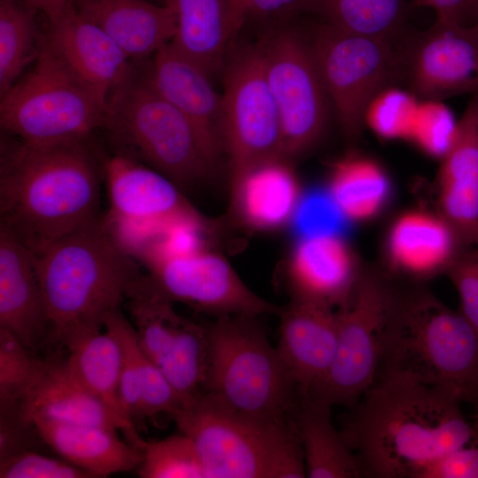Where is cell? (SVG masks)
<instances>
[{
	"instance_id": "cell-1",
	"label": "cell",
	"mask_w": 478,
	"mask_h": 478,
	"mask_svg": "<svg viewBox=\"0 0 478 478\" xmlns=\"http://www.w3.org/2000/svg\"><path fill=\"white\" fill-rule=\"evenodd\" d=\"M350 411L341 432L366 477L414 478L476 438L459 401L404 373L379 374Z\"/></svg>"
},
{
	"instance_id": "cell-2",
	"label": "cell",
	"mask_w": 478,
	"mask_h": 478,
	"mask_svg": "<svg viewBox=\"0 0 478 478\" xmlns=\"http://www.w3.org/2000/svg\"><path fill=\"white\" fill-rule=\"evenodd\" d=\"M85 141L2 147L0 226L33 254L98 218L99 179Z\"/></svg>"
},
{
	"instance_id": "cell-3",
	"label": "cell",
	"mask_w": 478,
	"mask_h": 478,
	"mask_svg": "<svg viewBox=\"0 0 478 478\" xmlns=\"http://www.w3.org/2000/svg\"><path fill=\"white\" fill-rule=\"evenodd\" d=\"M33 255L49 319L48 343L67 351L101 332L141 276L135 259L99 218Z\"/></svg>"
},
{
	"instance_id": "cell-4",
	"label": "cell",
	"mask_w": 478,
	"mask_h": 478,
	"mask_svg": "<svg viewBox=\"0 0 478 478\" xmlns=\"http://www.w3.org/2000/svg\"><path fill=\"white\" fill-rule=\"evenodd\" d=\"M389 372L409 374L460 403L474 402L478 334L431 292L393 289L378 374Z\"/></svg>"
},
{
	"instance_id": "cell-5",
	"label": "cell",
	"mask_w": 478,
	"mask_h": 478,
	"mask_svg": "<svg viewBox=\"0 0 478 478\" xmlns=\"http://www.w3.org/2000/svg\"><path fill=\"white\" fill-rule=\"evenodd\" d=\"M201 458L205 478H304L303 448L292 421L235 412L206 392L173 419Z\"/></svg>"
},
{
	"instance_id": "cell-6",
	"label": "cell",
	"mask_w": 478,
	"mask_h": 478,
	"mask_svg": "<svg viewBox=\"0 0 478 478\" xmlns=\"http://www.w3.org/2000/svg\"><path fill=\"white\" fill-rule=\"evenodd\" d=\"M254 319L228 315L204 324L209 345L205 392L239 413L292 421L298 386Z\"/></svg>"
},
{
	"instance_id": "cell-7",
	"label": "cell",
	"mask_w": 478,
	"mask_h": 478,
	"mask_svg": "<svg viewBox=\"0 0 478 478\" xmlns=\"http://www.w3.org/2000/svg\"><path fill=\"white\" fill-rule=\"evenodd\" d=\"M108 99L45 42L34 68L1 96L0 124L30 145L83 141L104 127Z\"/></svg>"
},
{
	"instance_id": "cell-8",
	"label": "cell",
	"mask_w": 478,
	"mask_h": 478,
	"mask_svg": "<svg viewBox=\"0 0 478 478\" xmlns=\"http://www.w3.org/2000/svg\"><path fill=\"white\" fill-rule=\"evenodd\" d=\"M104 127L180 188L203 182L216 171L189 121L146 79L129 78L111 94Z\"/></svg>"
},
{
	"instance_id": "cell-9",
	"label": "cell",
	"mask_w": 478,
	"mask_h": 478,
	"mask_svg": "<svg viewBox=\"0 0 478 478\" xmlns=\"http://www.w3.org/2000/svg\"><path fill=\"white\" fill-rule=\"evenodd\" d=\"M308 41L342 130L355 140L370 103L385 89L401 82L399 41L354 34L321 22Z\"/></svg>"
},
{
	"instance_id": "cell-10",
	"label": "cell",
	"mask_w": 478,
	"mask_h": 478,
	"mask_svg": "<svg viewBox=\"0 0 478 478\" xmlns=\"http://www.w3.org/2000/svg\"><path fill=\"white\" fill-rule=\"evenodd\" d=\"M222 72V143L231 183L251 167L284 157L280 117L259 44L230 50Z\"/></svg>"
},
{
	"instance_id": "cell-11",
	"label": "cell",
	"mask_w": 478,
	"mask_h": 478,
	"mask_svg": "<svg viewBox=\"0 0 478 478\" xmlns=\"http://www.w3.org/2000/svg\"><path fill=\"white\" fill-rule=\"evenodd\" d=\"M258 44L280 117L283 157L299 156L323 136L331 106L309 41L281 26Z\"/></svg>"
},
{
	"instance_id": "cell-12",
	"label": "cell",
	"mask_w": 478,
	"mask_h": 478,
	"mask_svg": "<svg viewBox=\"0 0 478 478\" xmlns=\"http://www.w3.org/2000/svg\"><path fill=\"white\" fill-rule=\"evenodd\" d=\"M392 293L382 276L361 274L348 303L336 311L338 334L332 365L308 395L350 409L373 385Z\"/></svg>"
},
{
	"instance_id": "cell-13",
	"label": "cell",
	"mask_w": 478,
	"mask_h": 478,
	"mask_svg": "<svg viewBox=\"0 0 478 478\" xmlns=\"http://www.w3.org/2000/svg\"><path fill=\"white\" fill-rule=\"evenodd\" d=\"M148 274L146 283L174 302L183 303L218 317L278 313L280 308L255 294L231 265L205 247L172 256L143 261Z\"/></svg>"
},
{
	"instance_id": "cell-14",
	"label": "cell",
	"mask_w": 478,
	"mask_h": 478,
	"mask_svg": "<svg viewBox=\"0 0 478 478\" xmlns=\"http://www.w3.org/2000/svg\"><path fill=\"white\" fill-rule=\"evenodd\" d=\"M401 82L420 100L478 96V26L436 18L399 42Z\"/></svg>"
},
{
	"instance_id": "cell-15",
	"label": "cell",
	"mask_w": 478,
	"mask_h": 478,
	"mask_svg": "<svg viewBox=\"0 0 478 478\" xmlns=\"http://www.w3.org/2000/svg\"><path fill=\"white\" fill-rule=\"evenodd\" d=\"M210 77L169 42L153 55L146 80L189 121L210 161L218 168L224 154L221 94L216 91Z\"/></svg>"
},
{
	"instance_id": "cell-16",
	"label": "cell",
	"mask_w": 478,
	"mask_h": 478,
	"mask_svg": "<svg viewBox=\"0 0 478 478\" xmlns=\"http://www.w3.org/2000/svg\"><path fill=\"white\" fill-rule=\"evenodd\" d=\"M104 174L111 220L162 225L202 217L172 180L131 157L110 158Z\"/></svg>"
},
{
	"instance_id": "cell-17",
	"label": "cell",
	"mask_w": 478,
	"mask_h": 478,
	"mask_svg": "<svg viewBox=\"0 0 478 478\" xmlns=\"http://www.w3.org/2000/svg\"><path fill=\"white\" fill-rule=\"evenodd\" d=\"M46 42L81 80L109 97L130 78L129 58L73 1L48 17Z\"/></svg>"
},
{
	"instance_id": "cell-18",
	"label": "cell",
	"mask_w": 478,
	"mask_h": 478,
	"mask_svg": "<svg viewBox=\"0 0 478 478\" xmlns=\"http://www.w3.org/2000/svg\"><path fill=\"white\" fill-rule=\"evenodd\" d=\"M362 274L341 235L298 237L288 264L291 301L344 306Z\"/></svg>"
},
{
	"instance_id": "cell-19",
	"label": "cell",
	"mask_w": 478,
	"mask_h": 478,
	"mask_svg": "<svg viewBox=\"0 0 478 478\" xmlns=\"http://www.w3.org/2000/svg\"><path fill=\"white\" fill-rule=\"evenodd\" d=\"M18 415L27 423L35 418L122 430L132 445L143 450L147 442L135 425L89 391L68 370L66 360L44 359L42 371L19 406Z\"/></svg>"
},
{
	"instance_id": "cell-20",
	"label": "cell",
	"mask_w": 478,
	"mask_h": 478,
	"mask_svg": "<svg viewBox=\"0 0 478 478\" xmlns=\"http://www.w3.org/2000/svg\"><path fill=\"white\" fill-rule=\"evenodd\" d=\"M0 328L37 352L48 343L49 319L34 255L0 226Z\"/></svg>"
},
{
	"instance_id": "cell-21",
	"label": "cell",
	"mask_w": 478,
	"mask_h": 478,
	"mask_svg": "<svg viewBox=\"0 0 478 478\" xmlns=\"http://www.w3.org/2000/svg\"><path fill=\"white\" fill-rule=\"evenodd\" d=\"M478 96L458 121L438 173L439 215L466 249H478Z\"/></svg>"
},
{
	"instance_id": "cell-22",
	"label": "cell",
	"mask_w": 478,
	"mask_h": 478,
	"mask_svg": "<svg viewBox=\"0 0 478 478\" xmlns=\"http://www.w3.org/2000/svg\"><path fill=\"white\" fill-rule=\"evenodd\" d=\"M277 314V351L300 394H308L332 365L338 334L336 311L317 304L291 301Z\"/></svg>"
},
{
	"instance_id": "cell-23",
	"label": "cell",
	"mask_w": 478,
	"mask_h": 478,
	"mask_svg": "<svg viewBox=\"0 0 478 478\" xmlns=\"http://www.w3.org/2000/svg\"><path fill=\"white\" fill-rule=\"evenodd\" d=\"M466 250L439 214L420 211L398 217L389 228L386 252L390 267L414 279L446 273Z\"/></svg>"
},
{
	"instance_id": "cell-24",
	"label": "cell",
	"mask_w": 478,
	"mask_h": 478,
	"mask_svg": "<svg viewBox=\"0 0 478 478\" xmlns=\"http://www.w3.org/2000/svg\"><path fill=\"white\" fill-rule=\"evenodd\" d=\"M77 12L104 31L130 59L169 43L175 18L166 4L147 0H72Z\"/></svg>"
},
{
	"instance_id": "cell-25",
	"label": "cell",
	"mask_w": 478,
	"mask_h": 478,
	"mask_svg": "<svg viewBox=\"0 0 478 478\" xmlns=\"http://www.w3.org/2000/svg\"><path fill=\"white\" fill-rule=\"evenodd\" d=\"M285 159L259 163L230 183L233 205L245 225L271 231L292 221L303 194Z\"/></svg>"
},
{
	"instance_id": "cell-26",
	"label": "cell",
	"mask_w": 478,
	"mask_h": 478,
	"mask_svg": "<svg viewBox=\"0 0 478 478\" xmlns=\"http://www.w3.org/2000/svg\"><path fill=\"white\" fill-rule=\"evenodd\" d=\"M31 422L42 442L93 477L135 469L143 460V450L121 440L117 430L43 418Z\"/></svg>"
},
{
	"instance_id": "cell-27",
	"label": "cell",
	"mask_w": 478,
	"mask_h": 478,
	"mask_svg": "<svg viewBox=\"0 0 478 478\" xmlns=\"http://www.w3.org/2000/svg\"><path fill=\"white\" fill-rule=\"evenodd\" d=\"M175 18L170 43L210 75L223 71L237 35L228 0H164Z\"/></svg>"
},
{
	"instance_id": "cell-28",
	"label": "cell",
	"mask_w": 478,
	"mask_h": 478,
	"mask_svg": "<svg viewBox=\"0 0 478 478\" xmlns=\"http://www.w3.org/2000/svg\"><path fill=\"white\" fill-rule=\"evenodd\" d=\"M332 405L300 394L294 423L304 452L306 477H363L360 464L331 418Z\"/></svg>"
},
{
	"instance_id": "cell-29",
	"label": "cell",
	"mask_w": 478,
	"mask_h": 478,
	"mask_svg": "<svg viewBox=\"0 0 478 478\" xmlns=\"http://www.w3.org/2000/svg\"><path fill=\"white\" fill-rule=\"evenodd\" d=\"M405 0H304L300 12L335 28L397 42L405 35Z\"/></svg>"
},
{
	"instance_id": "cell-30",
	"label": "cell",
	"mask_w": 478,
	"mask_h": 478,
	"mask_svg": "<svg viewBox=\"0 0 478 478\" xmlns=\"http://www.w3.org/2000/svg\"><path fill=\"white\" fill-rule=\"evenodd\" d=\"M104 328V332L91 335L69 350L66 364L89 391L128 420L120 400V343L112 330Z\"/></svg>"
},
{
	"instance_id": "cell-31",
	"label": "cell",
	"mask_w": 478,
	"mask_h": 478,
	"mask_svg": "<svg viewBox=\"0 0 478 478\" xmlns=\"http://www.w3.org/2000/svg\"><path fill=\"white\" fill-rule=\"evenodd\" d=\"M328 189L348 220H364L382 209L390 186L377 163L352 156L334 165Z\"/></svg>"
},
{
	"instance_id": "cell-32",
	"label": "cell",
	"mask_w": 478,
	"mask_h": 478,
	"mask_svg": "<svg viewBox=\"0 0 478 478\" xmlns=\"http://www.w3.org/2000/svg\"><path fill=\"white\" fill-rule=\"evenodd\" d=\"M36 10L27 2L0 0L1 96L17 82L35 53Z\"/></svg>"
},
{
	"instance_id": "cell-33",
	"label": "cell",
	"mask_w": 478,
	"mask_h": 478,
	"mask_svg": "<svg viewBox=\"0 0 478 478\" xmlns=\"http://www.w3.org/2000/svg\"><path fill=\"white\" fill-rule=\"evenodd\" d=\"M43 366L44 359L0 328V414H18Z\"/></svg>"
},
{
	"instance_id": "cell-34",
	"label": "cell",
	"mask_w": 478,
	"mask_h": 478,
	"mask_svg": "<svg viewBox=\"0 0 478 478\" xmlns=\"http://www.w3.org/2000/svg\"><path fill=\"white\" fill-rule=\"evenodd\" d=\"M136 469L143 478H205L196 445L182 433L147 442Z\"/></svg>"
},
{
	"instance_id": "cell-35",
	"label": "cell",
	"mask_w": 478,
	"mask_h": 478,
	"mask_svg": "<svg viewBox=\"0 0 478 478\" xmlns=\"http://www.w3.org/2000/svg\"><path fill=\"white\" fill-rule=\"evenodd\" d=\"M113 332L121 347L120 400L126 417L135 426L143 421L141 415V358L136 331L121 311L110 314L104 327Z\"/></svg>"
},
{
	"instance_id": "cell-36",
	"label": "cell",
	"mask_w": 478,
	"mask_h": 478,
	"mask_svg": "<svg viewBox=\"0 0 478 478\" xmlns=\"http://www.w3.org/2000/svg\"><path fill=\"white\" fill-rule=\"evenodd\" d=\"M420 100L396 86L385 89L370 103L365 124L385 139H408Z\"/></svg>"
},
{
	"instance_id": "cell-37",
	"label": "cell",
	"mask_w": 478,
	"mask_h": 478,
	"mask_svg": "<svg viewBox=\"0 0 478 478\" xmlns=\"http://www.w3.org/2000/svg\"><path fill=\"white\" fill-rule=\"evenodd\" d=\"M457 125L442 101L421 100L408 140L426 154L441 159L452 144Z\"/></svg>"
},
{
	"instance_id": "cell-38",
	"label": "cell",
	"mask_w": 478,
	"mask_h": 478,
	"mask_svg": "<svg viewBox=\"0 0 478 478\" xmlns=\"http://www.w3.org/2000/svg\"><path fill=\"white\" fill-rule=\"evenodd\" d=\"M348 220L328 189H314L302 195L292 224L298 237L341 235Z\"/></svg>"
},
{
	"instance_id": "cell-39",
	"label": "cell",
	"mask_w": 478,
	"mask_h": 478,
	"mask_svg": "<svg viewBox=\"0 0 478 478\" xmlns=\"http://www.w3.org/2000/svg\"><path fill=\"white\" fill-rule=\"evenodd\" d=\"M142 350V349H141ZM142 420L165 413L173 419L185 404L166 377L143 352L141 358Z\"/></svg>"
},
{
	"instance_id": "cell-40",
	"label": "cell",
	"mask_w": 478,
	"mask_h": 478,
	"mask_svg": "<svg viewBox=\"0 0 478 478\" xmlns=\"http://www.w3.org/2000/svg\"><path fill=\"white\" fill-rule=\"evenodd\" d=\"M1 478H91L89 473L63 459L25 451L0 461Z\"/></svg>"
},
{
	"instance_id": "cell-41",
	"label": "cell",
	"mask_w": 478,
	"mask_h": 478,
	"mask_svg": "<svg viewBox=\"0 0 478 478\" xmlns=\"http://www.w3.org/2000/svg\"><path fill=\"white\" fill-rule=\"evenodd\" d=\"M445 274L459 294V312L478 334V249L462 251Z\"/></svg>"
},
{
	"instance_id": "cell-42",
	"label": "cell",
	"mask_w": 478,
	"mask_h": 478,
	"mask_svg": "<svg viewBox=\"0 0 478 478\" xmlns=\"http://www.w3.org/2000/svg\"><path fill=\"white\" fill-rule=\"evenodd\" d=\"M414 478H478V437L423 466Z\"/></svg>"
},
{
	"instance_id": "cell-43",
	"label": "cell",
	"mask_w": 478,
	"mask_h": 478,
	"mask_svg": "<svg viewBox=\"0 0 478 478\" xmlns=\"http://www.w3.org/2000/svg\"><path fill=\"white\" fill-rule=\"evenodd\" d=\"M304 0H241L239 19L241 27L249 19H281L300 12Z\"/></svg>"
},
{
	"instance_id": "cell-44",
	"label": "cell",
	"mask_w": 478,
	"mask_h": 478,
	"mask_svg": "<svg viewBox=\"0 0 478 478\" xmlns=\"http://www.w3.org/2000/svg\"><path fill=\"white\" fill-rule=\"evenodd\" d=\"M417 6L429 7L436 18L463 25L474 23L478 0H412Z\"/></svg>"
},
{
	"instance_id": "cell-45",
	"label": "cell",
	"mask_w": 478,
	"mask_h": 478,
	"mask_svg": "<svg viewBox=\"0 0 478 478\" xmlns=\"http://www.w3.org/2000/svg\"><path fill=\"white\" fill-rule=\"evenodd\" d=\"M68 0H26L37 10L42 11L47 18L57 13Z\"/></svg>"
},
{
	"instance_id": "cell-46",
	"label": "cell",
	"mask_w": 478,
	"mask_h": 478,
	"mask_svg": "<svg viewBox=\"0 0 478 478\" xmlns=\"http://www.w3.org/2000/svg\"><path fill=\"white\" fill-rule=\"evenodd\" d=\"M240 1L241 0H228L233 25L237 34L242 28L241 24H240V19H239Z\"/></svg>"
},
{
	"instance_id": "cell-47",
	"label": "cell",
	"mask_w": 478,
	"mask_h": 478,
	"mask_svg": "<svg viewBox=\"0 0 478 478\" xmlns=\"http://www.w3.org/2000/svg\"><path fill=\"white\" fill-rule=\"evenodd\" d=\"M474 402H476V404H477V412H476L475 422L473 425V427H474V429L475 436H476V437H478V390H477L476 398H475Z\"/></svg>"
},
{
	"instance_id": "cell-48",
	"label": "cell",
	"mask_w": 478,
	"mask_h": 478,
	"mask_svg": "<svg viewBox=\"0 0 478 478\" xmlns=\"http://www.w3.org/2000/svg\"><path fill=\"white\" fill-rule=\"evenodd\" d=\"M476 26H478V1H477V8H476V13H475V19L474 23Z\"/></svg>"
},
{
	"instance_id": "cell-49",
	"label": "cell",
	"mask_w": 478,
	"mask_h": 478,
	"mask_svg": "<svg viewBox=\"0 0 478 478\" xmlns=\"http://www.w3.org/2000/svg\"><path fill=\"white\" fill-rule=\"evenodd\" d=\"M476 123H477V128H478V108H477V115H476Z\"/></svg>"
}]
</instances>
